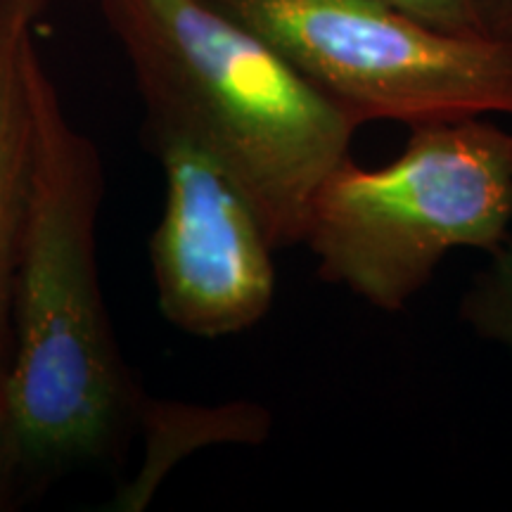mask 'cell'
I'll list each match as a JSON object with an SVG mask.
<instances>
[{
    "mask_svg": "<svg viewBox=\"0 0 512 512\" xmlns=\"http://www.w3.org/2000/svg\"><path fill=\"white\" fill-rule=\"evenodd\" d=\"M27 69L34 162L0 396L24 479H50L110 458L138 427L145 394L128 373L102 297L100 150L69 119L36 43Z\"/></svg>",
    "mask_w": 512,
    "mask_h": 512,
    "instance_id": "cell-1",
    "label": "cell"
},
{
    "mask_svg": "<svg viewBox=\"0 0 512 512\" xmlns=\"http://www.w3.org/2000/svg\"><path fill=\"white\" fill-rule=\"evenodd\" d=\"M100 10L136 76L145 128L204 147L275 249L304 242L313 195L351 157L361 124L214 0H100Z\"/></svg>",
    "mask_w": 512,
    "mask_h": 512,
    "instance_id": "cell-2",
    "label": "cell"
},
{
    "mask_svg": "<svg viewBox=\"0 0 512 512\" xmlns=\"http://www.w3.org/2000/svg\"><path fill=\"white\" fill-rule=\"evenodd\" d=\"M512 223V136L482 117L411 126L394 162L344 159L318 185L304 245L325 283L403 311L453 249L494 252Z\"/></svg>",
    "mask_w": 512,
    "mask_h": 512,
    "instance_id": "cell-3",
    "label": "cell"
},
{
    "mask_svg": "<svg viewBox=\"0 0 512 512\" xmlns=\"http://www.w3.org/2000/svg\"><path fill=\"white\" fill-rule=\"evenodd\" d=\"M358 124L512 114V43L453 34L387 0H214Z\"/></svg>",
    "mask_w": 512,
    "mask_h": 512,
    "instance_id": "cell-4",
    "label": "cell"
},
{
    "mask_svg": "<svg viewBox=\"0 0 512 512\" xmlns=\"http://www.w3.org/2000/svg\"><path fill=\"white\" fill-rule=\"evenodd\" d=\"M145 131L164 174L162 216L147 242L159 311L200 339L254 328L275 299V247L264 223L204 147L164 128Z\"/></svg>",
    "mask_w": 512,
    "mask_h": 512,
    "instance_id": "cell-5",
    "label": "cell"
},
{
    "mask_svg": "<svg viewBox=\"0 0 512 512\" xmlns=\"http://www.w3.org/2000/svg\"><path fill=\"white\" fill-rule=\"evenodd\" d=\"M50 0H0V382L10 366L12 280L34 162L29 53Z\"/></svg>",
    "mask_w": 512,
    "mask_h": 512,
    "instance_id": "cell-6",
    "label": "cell"
},
{
    "mask_svg": "<svg viewBox=\"0 0 512 512\" xmlns=\"http://www.w3.org/2000/svg\"><path fill=\"white\" fill-rule=\"evenodd\" d=\"M138 427H143L145 456L136 479L117 498V508L140 510L155 496L183 458L200 448L238 444L259 446L271 434V413L261 403L228 401L202 403L157 401L145 396L140 406Z\"/></svg>",
    "mask_w": 512,
    "mask_h": 512,
    "instance_id": "cell-7",
    "label": "cell"
},
{
    "mask_svg": "<svg viewBox=\"0 0 512 512\" xmlns=\"http://www.w3.org/2000/svg\"><path fill=\"white\" fill-rule=\"evenodd\" d=\"M458 313L477 337L498 344L512 356V233L472 275Z\"/></svg>",
    "mask_w": 512,
    "mask_h": 512,
    "instance_id": "cell-8",
    "label": "cell"
},
{
    "mask_svg": "<svg viewBox=\"0 0 512 512\" xmlns=\"http://www.w3.org/2000/svg\"><path fill=\"white\" fill-rule=\"evenodd\" d=\"M387 3L453 34L486 36L472 0H387Z\"/></svg>",
    "mask_w": 512,
    "mask_h": 512,
    "instance_id": "cell-9",
    "label": "cell"
},
{
    "mask_svg": "<svg viewBox=\"0 0 512 512\" xmlns=\"http://www.w3.org/2000/svg\"><path fill=\"white\" fill-rule=\"evenodd\" d=\"M0 387H3V382H0ZM22 479V460H19L15 437H12L10 430V420L3 408V396H0V510L5 508V503L12 501Z\"/></svg>",
    "mask_w": 512,
    "mask_h": 512,
    "instance_id": "cell-10",
    "label": "cell"
},
{
    "mask_svg": "<svg viewBox=\"0 0 512 512\" xmlns=\"http://www.w3.org/2000/svg\"><path fill=\"white\" fill-rule=\"evenodd\" d=\"M484 34L512 43V0H472Z\"/></svg>",
    "mask_w": 512,
    "mask_h": 512,
    "instance_id": "cell-11",
    "label": "cell"
}]
</instances>
